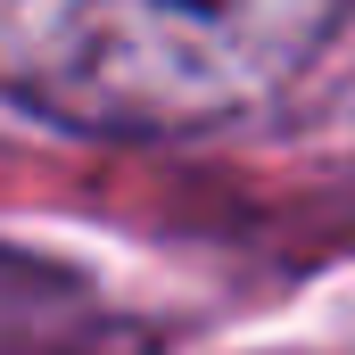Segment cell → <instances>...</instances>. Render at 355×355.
Returning <instances> with one entry per match:
<instances>
[{
  "label": "cell",
  "mask_w": 355,
  "mask_h": 355,
  "mask_svg": "<svg viewBox=\"0 0 355 355\" xmlns=\"http://www.w3.org/2000/svg\"><path fill=\"white\" fill-rule=\"evenodd\" d=\"M331 33L322 0H0V91L75 132H207L272 99Z\"/></svg>",
  "instance_id": "obj_1"
}]
</instances>
